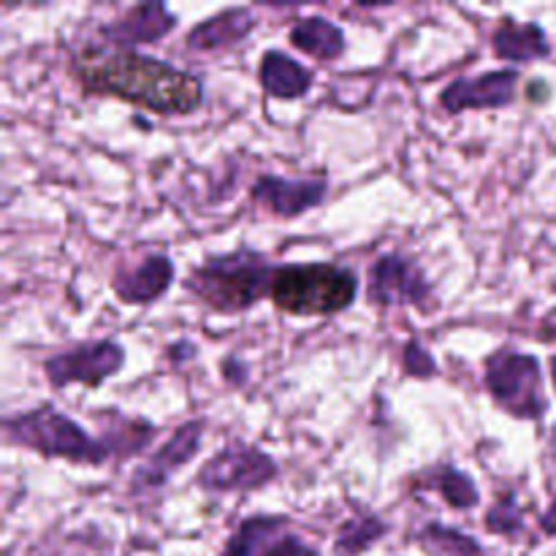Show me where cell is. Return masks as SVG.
<instances>
[{"instance_id":"obj_1","label":"cell","mask_w":556,"mask_h":556,"mask_svg":"<svg viewBox=\"0 0 556 556\" xmlns=\"http://www.w3.org/2000/svg\"><path fill=\"white\" fill-rule=\"evenodd\" d=\"M76 76L92 92L123 98L155 114H190L204 101L195 76L134 49H90L76 58Z\"/></svg>"},{"instance_id":"obj_2","label":"cell","mask_w":556,"mask_h":556,"mask_svg":"<svg viewBox=\"0 0 556 556\" xmlns=\"http://www.w3.org/2000/svg\"><path fill=\"white\" fill-rule=\"evenodd\" d=\"M275 266L261 253L242 248L228 255L206 258L185 280V288L215 313H244L264 293H269Z\"/></svg>"},{"instance_id":"obj_3","label":"cell","mask_w":556,"mask_h":556,"mask_svg":"<svg viewBox=\"0 0 556 556\" xmlns=\"http://www.w3.org/2000/svg\"><path fill=\"white\" fill-rule=\"evenodd\" d=\"M269 296L277 309L291 315H337L358 296L351 269L334 264H293L275 269Z\"/></svg>"},{"instance_id":"obj_4","label":"cell","mask_w":556,"mask_h":556,"mask_svg":"<svg viewBox=\"0 0 556 556\" xmlns=\"http://www.w3.org/2000/svg\"><path fill=\"white\" fill-rule=\"evenodd\" d=\"M5 438L9 443L36 451L47 459H68L76 465H103L112 456L106 440L90 438L79 424L54 410L52 405H41L36 410L9 418Z\"/></svg>"},{"instance_id":"obj_5","label":"cell","mask_w":556,"mask_h":556,"mask_svg":"<svg viewBox=\"0 0 556 556\" xmlns=\"http://www.w3.org/2000/svg\"><path fill=\"white\" fill-rule=\"evenodd\" d=\"M486 386L494 402L516 418H541L546 413L543 375L535 356L500 351L486 364Z\"/></svg>"},{"instance_id":"obj_6","label":"cell","mask_w":556,"mask_h":556,"mask_svg":"<svg viewBox=\"0 0 556 556\" xmlns=\"http://www.w3.org/2000/svg\"><path fill=\"white\" fill-rule=\"evenodd\" d=\"M277 465L269 454L253 448V445L233 443L212 456L195 476L204 492L226 494V492H255L275 481Z\"/></svg>"},{"instance_id":"obj_7","label":"cell","mask_w":556,"mask_h":556,"mask_svg":"<svg viewBox=\"0 0 556 556\" xmlns=\"http://www.w3.org/2000/svg\"><path fill=\"white\" fill-rule=\"evenodd\" d=\"M125 364V351L114 340L87 342L74 351L58 353L43 362V372L52 389H65L71 383H85L98 389L106 378L117 375Z\"/></svg>"},{"instance_id":"obj_8","label":"cell","mask_w":556,"mask_h":556,"mask_svg":"<svg viewBox=\"0 0 556 556\" xmlns=\"http://www.w3.org/2000/svg\"><path fill=\"white\" fill-rule=\"evenodd\" d=\"M369 299L378 307L405 304V307L427 309L432 288H429L427 277L418 269L416 261L400 253H389L380 255L369 269Z\"/></svg>"},{"instance_id":"obj_9","label":"cell","mask_w":556,"mask_h":556,"mask_svg":"<svg viewBox=\"0 0 556 556\" xmlns=\"http://www.w3.org/2000/svg\"><path fill=\"white\" fill-rule=\"evenodd\" d=\"M223 556H318L282 516H250L228 538Z\"/></svg>"},{"instance_id":"obj_10","label":"cell","mask_w":556,"mask_h":556,"mask_svg":"<svg viewBox=\"0 0 556 556\" xmlns=\"http://www.w3.org/2000/svg\"><path fill=\"white\" fill-rule=\"evenodd\" d=\"M329 193V182L326 179H282L264 174L261 179H255L253 185V201L264 206L269 215L275 217H291L304 215V212L315 210L326 201Z\"/></svg>"},{"instance_id":"obj_11","label":"cell","mask_w":556,"mask_h":556,"mask_svg":"<svg viewBox=\"0 0 556 556\" xmlns=\"http://www.w3.org/2000/svg\"><path fill=\"white\" fill-rule=\"evenodd\" d=\"M519 87V71H489V74L476 76V79H456L440 96L445 112L459 114L467 109H500L508 106L516 98Z\"/></svg>"},{"instance_id":"obj_12","label":"cell","mask_w":556,"mask_h":556,"mask_svg":"<svg viewBox=\"0 0 556 556\" xmlns=\"http://www.w3.org/2000/svg\"><path fill=\"white\" fill-rule=\"evenodd\" d=\"M201 438H204V424L188 421L174 432V438L166 445L155 451L139 470L134 472V492H152L161 489L168 478L177 470H182L201 448Z\"/></svg>"},{"instance_id":"obj_13","label":"cell","mask_w":556,"mask_h":556,"mask_svg":"<svg viewBox=\"0 0 556 556\" xmlns=\"http://www.w3.org/2000/svg\"><path fill=\"white\" fill-rule=\"evenodd\" d=\"M177 27V16L163 3H139L125 11L114 25L103 27L109 41L119 49L136 47V43H155L166 38Z\"/></svg>"},{"instance_id":"obj_14","label":"cell","mask_w":556,"mask_h":556,"mask_svg":"<svg viewBox=\"0 0 556 556\" xmlns=\"http://www.w3.org/2000/svg\"><path fill=\"white\" fill-rule=\"evenodd\" d=\"M174 282V264L166 255H147L136 266L114 275V293L125 304H150L161 299Z\"/></svg>"},{"instance_id":"obj_15","label":"cell","mask_w":556,"mask_h":556,"mask_svg":"<svg viewBox=\"0 0 556 556\" xmlns=\"http://www.w3.org/2000/svg\"><path fill=\"white\" fill-rule=\"evenodd\" d=\"M255 30V16L248 9H228L210 16L188 33L185 43L193 52H226Z\"/></svg>"},{"instance_id":"obj_16","label":"cell","mask_w":556,"mask_h":556,"mask_svg":"<svg viewBox=\"0 0 556 556\" xmlns=\"http://www.w3.org/2000/svg\"><path fill=\"white\" fill-rule=\"evenodd\" d=\"M258 79L261 87H264L271 98L293 101V98H302L309 92V87H313V71H307L293 58L277 52V49H269V52L261 58Z\"/></svg>"},{"instance_id":"obj_17","label":"cell","mask_w":556,"mask_h":556,"mask_svg":"<svg viewBox=\"0 0 556 556\" xmlns=\"http://www.w3.org/2000/svg\"><path fill=\"white\" fill-rule=\"evenodd\" d=\"M492 49L500 60H508V63H530V60L548 58V52H552L541 25H535V22L519 25L514 20L500 22L492 36Z\"/></svg>"},{"instance_id":"obj_18","label":"cell","mask_w":556,"mask_h":556,"mask_svg":"<svg viewBox=\"0 0 556 556\" xmlns=\"http://www.w3.org/2000/svg\"><path fill=\"white\" fill-rule=\"evenodd\" d=\"M291 43L315 60H340L345 54V33L324 16H307L291 27Z\"/></svg>"},{"instance_id":"obj_19","label":"cell","mask_w":556,"mask_h":556,"mask_svg":"<svg viewBox=\"0 0 556 556\" xmlns=\"http://www.w3.org/2000/svg\"><path fill=\"white\" fill-rule=\"evenodd\" d=\"M421 483L424 486L434 489V492L445 500V505L456 510L476 508L478 497H481L476 483H472L462 470H454V467H434V470L429 472V478H424Z\"/></svg>"},{"instance_id":"obj_20","label":"cell","mask_w":556,"mask_h":556,"mask_svg":"<svg viewBox=\"0 0 556 556\" xmlns=\"http://www.w3.org/2000/svg\"><path fill=\"white\" fill-rule=\"evenodd\" d=\"M386 535V525L378 516H362V519H351L342 525L340 535H337L334 554L337 556H358L367 548H372L380 538Z\"/></svg>"},{"instance_id":"obj_21","label":"cell","mask_w":556,"mask_h":556,"mask_svg":"<svg viewBox=\"0 0 556 556\" xmlns=\"http://www.w3.org/2000/svg\"><path fill=\"white\" fill-rule=\"evenodd\" d=\"M421 546L432 556H481V548H478L472 538L445 530L440 525H429L421 532Z\"/></svg>"},{"instance_id":"obj_22","label":"cell","mask_w":556,"mask_h":556,"mask_svg":"<svg viewBox=\"0 0 556 556\" xmlns=\"http://www.w3.org/2000/svg\"><path fill=\"white\" fill-rule=\"evenodd\" d=\"M486 527L489 532H494V535H508V538L521 530V510L516 508L514 497L497 500V505L489 510Z\"/></svg>"},{"instance_id":"obj_23","label":"cell","mask_w":556,"mask_h":556,"mask_svg":"<svg viewBox=\"0 0 556 556\" xmlns=\"http://www.w3.org/2000/svg\"><path fill=\"white\" fill-rule=\"evenodd\" d=\"M405 372L413 375V378H432V375H438V362L418 342H407Z\"/></svg>"},{"instance_id":"obj_24","label":"cell","mask_w":556,"mask_h":556,"mask_svg":"<svg viewBox=\"0 0 556 556\" xmlns=\"http://www.w3.org/2000/svg\"><path fill=\"white\" fill-rule=\"evenodd\" d=\"M541 527H543V532H546V535L556 538V500L552 503V508H548L546 514H543Z\"/></svg>"},{"instance_id":"obj_25","label":"cell","mask_w":556,"mask_h":556,"mask_svg":"<svg viewBox=\"0 0 556 556\" xmlns=\"http://www.w3.org/2000/svg\"><path fill=\"white\" fill-rule=\"evenodd\" d=\"M552 378H554V386H556V356L552 358Z\"/></svg>"}]
</instances>
